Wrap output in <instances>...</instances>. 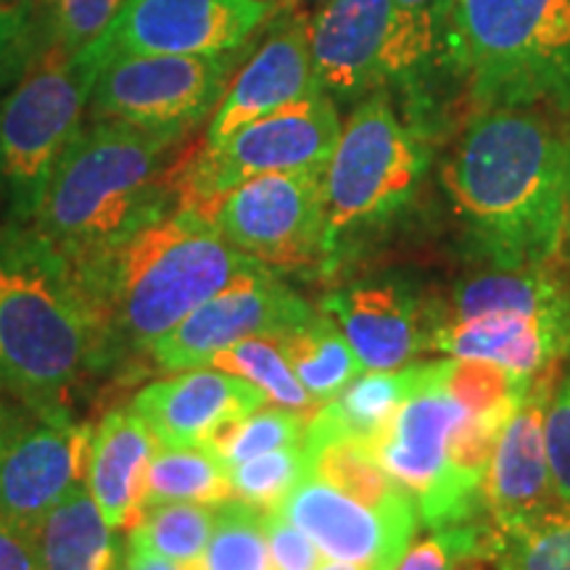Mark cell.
I'll return each mask as SVG.
<instances>
[{"label": "cell", "mask_w": 570, "mask_h": 570, "mask_svg": "<svg viewBox=\"0 0 570 570\" xmlns=\"http://www.w3.org/2000/svg\"><path fill=\"white\" fill-rule=\"evenodd\" d=\"M206 367H217L244 377V381L254 383L259 391H265L269 404H277L283 410H294L312 417V412L320 407L315 399L306 394L294 370H291L288 360H285L281 346H277V336L238 341L230 348L214 354L206 362Z\"/></svg>", "instance_id": "f546056e"}, {"label": "cell", "mask_w": 570, "mask_h": 570, "mask_svg": "<svg viewBox=\"0 0 570 570\" xmlns=\"http://www.w3.org/2000/svg\"><path fill=\"white\" fill-rule=\"evenodd\" d=\"M90 365L98 325L71 262L35 225L0 230V389L59 415Z\"/></svg>", "instance_id": "277c9868"}, {"label": "cell", "mask_w": 570, "mask_h": 570, "mask_svg": "<svg viewBox=\"0 0 570 570\" xmlns=\"http://www.w3.org/2000/svg\"><path fill=\"white\" fill-rule=\"evenodd\" d=\"M454 570H499L494 554H491V550H489V539H487V544L479 547V550L468 552L465 558L454 566Z\"/></svg>", "instance_id": "7bdbcfd3"}, {"label": "cell", "mask_w": 570, "mask_h": 570, "mask_svg": "<svg viewBox=\"0 0 570 570\" xmlns=\"http://www.w3.org/2000/svg\"><path fill=\"white\" fill-rule=\"evenodd\" d=\"M570 317L487 312L468 320H433L428 348L460 360H481L533 377L568 352Z\"/></svg>", "instance_id": "44dd1931"}, {"label": "cell", "mask_w": 570, "mask_h": 570, "mask_svg": "<svg viewBox=\"0 0 570 570\" xmlns=\"http://www.w3.org/2000/svg\"><path fill=\"white\" fill-rule=\"evenodd\" d=\"M214 520H217V504H154L130 531V544H140L185 566H196L209 544Z\"/></svg>", "instance_id": "4dcf8cb0"}, {"label": "cell", "mask_w": 570, "mask_h": 570, "mask_svg": "<svg viewBox=\"0 0 570 570\" xmlns=\"http://www.w3.org/2000/svg\"><path fill=\"white\" fill-rule=\"evenodd\" d=\"M21 428L0 458V518L38 533L61 499L88 483L92 428L71 423L67 412Z\"/></svg>", "instance_id": "9a60e30c"}, {"label": "cell", "mask_w": 570, "mask_h": 570, "mask_svg": "<svg viewBox=\"0 0 570 570\" xmlns=\"http://www.w3.org/2000/svg\"><path fill=\"white\" fill-rule=\"evenodd\" d=\"M125 570H202V562H196V566H185V562L161 558V554L146 550V547L140 544H130Z\"/></svg>", "instance_id": "b9f144b4"}, {"label": "cell", "mask_w": 570, "mask_h": 570, "mask_svg": "<svg viewBox=\"0 0 570 570\" xmlns=\"http://www.w3.org/2000/svg\"><path fill=\"white\" fill-rule=\"evenodd\" d=\"M233 499L230 470L202 444L156 446L148 465V508L167 502L223 504Z\"/></svg>", "instance_id": "83f0119b"}, {"label": "cell", "mask_w": 570, "mask_h": 570, "mask_svg": "<svg viewBox=\"0 0 570 570\" xmlns=\"http://www.w3.org/2000/svg\"><path fill=\"white\" fill-rule=\"evenodd\" d=\"M315 309L277 281L273 269L256 265L227 288L190 312L175 331L156 341L151 354L161 373L206 367L214 354L256 336H283L309 323Z\"/></svg>", "instance_id": "4fadbf2b"}, {"label": "cell", "mask_w": 570, "mask_h": 570, "mask_svg": "<svg viewBox=\"0 0 570 570\" xmlns=\"http://www.w3.org/2000/svg\"><path fill=\"white\" fill-rule=\"evenodd\" d=\"M42 570H117L119 544L88 483L48 512L35 533Z\"/></svg>", "instance_id": "cb8c5ba5"}, {"label": "cell", "mask_w": 570, "mask_h": 570, "mask_svg": "<svg viewBox=\"0 0 570 570\" xmlns=\"http://www.w3.org/2000/svg\"><path fill=\"white\" fill-rule=\"evenodd\" d=\"M320 306L365 370L404 367L431 344L433 323H425L423 304L402 281L354 283L327 294Z\"/></svg>", "instance_id": "ffe728a7"}, {"label": "cell", "mask_w": 570, "mask_h": 570, "mask_svg": "<svg viewBox=\"0 0 570 570\" xmlns=\"http://www.w3.org/2000/svg\"><path fill=\"white\" fill-rule=\"evenodd\" d=\"M309 415L283 407H259L252 415L227 420L206 436L202 446L217 454L227 470L240 462L259 458V454L275 452L281 446L302 444Z\"/></svg>", "instance_id": "1f68e13d"}, {"label": "cell", "mask_w": 570, "mask_h": 570, "mask_svg": "<svg viewBox=\"0 0 570 570\" xmlns=\"http://www.w3.org/2000/svg\"><path fill=\"white\" fill-rule=\"evenodd\" d=\"M275 0H125L104 35L111 53L214 56L244 46Z\"/></svg>", "instance_id": "5bb4252c"}, {"label": "cell", "mask_w": 570, "mask_h": 570, "mask_svg": "<svg viewBox=\"0 0 570 570\" xmlns=\"http://www.w3.org/2000/svg\"><path fill=\"white\" fill-rule=\"evenodd\" d=\"M106 38L75 56L42 53L0 104V177L17 225L32 223L61 154L82 130L98 75L111 59Z\"/></svg>", "instance_id": "52a82bcc"}, {"label": "cell", "mask_w": 570, "mask_h": 570, "mask_svg": "<svg viewBox=\"0 0 570 570\" xmlns=\"http://www.w3.org/2000/svg\"><path fill=\"white\" fill-rule=\"evenodd\" d=\"M256 265L188 206L142 225L88 265H71L96 315L98 365L151 352L190 312Z\"/></svg>", "instance_id": "7a4b0ae2"}, {"label": "cell", "mask_w": 570, "mask_h": 570, "mask_svg": "<svg viewBox=\"0 0 570 570\" xmlns=\"http://www.w3.org/2000/svg\"><path fill=\"white\" fill-rule=\"evenodd\" d=\"M570 140L529 106L481 109L444 164L454 214L497 269L547 267L562 252Z\"/></svg>", "instance_id": "6da1fadb"}, {"label": "cell", "mask_w": 570, "mask_h": 570, "mask_svg": "<svg viewBox=\"0 0 570 570\" xmlns=\"http://www.w3.org/2000/svg\"><path fill=\"white\" fill-rule=\"evenodd\" d=\"M531 381L533 377L515 375L510 370L491 365V362L460 360V356L441 360V386L470 415H479V412L523 394Z\"/></svg>", "instance_id": "e575fe53"}, {"label": "cell", "mask_w": 570, "mask_h": 570, "mask_svg": "<svg viewBox=\"0 0 570 570\" xmlns=\"http://www.w3.org/2000/svg\"><path fill=\"white\" fill-rule=\"evenodd\" d=\"M341 135L336 104L315 92L235 130L230 138L177 156L169 169L177 206L204 214L214 198L259 175L323 173Z\"/></svg>", "instance_id": "9c48e42d"}, {"label": "cell", "mask_w": 570, "mask_h": 570, "mask_svg": "<svg viewBox=\"0 0 570 570\" xmlns=\"http://www.w3.org/2000/svg\"><path fill=\"white\" fill-rule=\"evenodd\" d=\"M185 135L92 119L56 164L32 225L88 265L177 206L169 169Z\"/></svg>", "instance_id": "3957f363"}, {"label": "cell", "mask_w": 570, "mask_h": 570, "mask_svg": "<svg viewBox=\"0 0 570 570\" xmlns=\"http://www.w3.org/2000/svg\"><path fill=\"white\" fill-rule=\"evenodd\" d=\"M468 412L441 386V360L423 362L417 389L402 404L370 452L412 499L428 529L465 523L473 508L458 494L449 470V444Z\"/></svg>", "instance_id": "7c38bea8"}, {"label": "cell", "mask_w": 570, "mask_h": 570, "mask_svg": "<svg viewBox=\"0 0 570 570\" xmlns=\"http://www.w3.org/2000/svg\"><path fill=\"white\" fill-rule=\"evenodd\" d=\"M156 439L132 410H114L92 431L88 489L114 531L130 533L146 515L148 465Z\"/></svg>", "instance_id": "7402d4cb"}, {"label": "cell", "mask_w": 570, "mask_h": 570, "mask_svg": "<svg viewBox=\"0 0 570 570\" xmlns=\"http://www.w3.org/2000/svg\"><path fill=\"white\" fill-rule=\"evenodd\" d=\"M562 248L570 256V159H568V188H566V225H562Z\"/></svg>", "instance_id": "bcb514c9"}, {"label": "cell", "mask_w": 570, "mask_h": 570, "mask_svg": "<svg viewBox=\"0 0 570 570\" xmlns=\"http://www.w3.org/2000/svg\"><path fill=\"white\" fill-rule=\"evenodd\" d=\"M30 24V9L27 6H0V61L11 53L21 35Z\"/></svg>", "instance_id": "60d3db41"}, {"label": "cell", "mask_w": 570, "mask_h": 570, "mask_svg": "<svg viewBox=\"0 0 570 570\" xmlns=\"http://www.w3.org/2000/svg\"><path fill=\"white\" fill-rule=\"evenodd\" d=\"M230 71L227 53H114L92 88L90 117L188 135L223 101Z\"/></svg>", "instance_id": "8fae6325"}, {"label": "cell", "mask_w": 570, "mask_h": 570, "mask_svg": "<svg viewBox=\"0 0 570 570\" xmlns=\"http://www.w3.org/2000/svg\"><path fill=\"white\" fill-rule=\"evenodd\" d=\"M489 531L470 523L431 529L423 539H412L394 570H454L468 552L487 544Z\"/></svg>", "instance_id": "8d00e7d4"}, {"label": "cell", "mask_w": 570, "mask_h": 570, "mask_svg": "<svg viewBox=\"0 0 570 570\" xmlns=\"http://www.w3.org/2000/svg\"><path fill=\"white\" fill-rule=\"evenodd\" d=\"M291 6H304V3H327V0H285Z\"/></svg>", "instance_id": "c3c4849f"}, {"label": "cell", "mask_w": 570, "mask_h": 570, "mask_svg": "<svg viewBox=\"0 0 570 570\" xmlns=\"http://www.w3.org/2000/svg\"><path fill=\"white\" fill-rule=\"evenodd\" d=\"M265 533L273 570H317L323 566V552L315 541L277 510H265Z\"/></svg>", "instance_id": "74e56055"}, {"label": "cell", "mask_w": 570, "mask_h": 570, "mask_svg": "<svg viewBox=\"0 0 570 570\" xmlns=\"http://www.w3.org/2000/svg\"><path fill=\"white\" fill-rule=\"evenodd\" d=\"M420 377H423V362H410V365L396 370L360 373L341 394L312 412L306 428L356 439L370 446L412 396Z\"/></svg>", "instance_id": "603a6c76"}, {"label": "cell", "mask_w": 570, "mask_h": 570, "mask_svg": "<svg viewBox=\"0 0 570 570\" xmlns=\"http://www.w3.org/2000/svg\"><path fill=\"white\" fill-rule=\"evenodd\" d=\"M554 375H558L554 365L533 375L523 402L491 454L483 475L481 502L494 529H508L537 515L539 510L550 508L554 499L550 454H547V410L554 396Z\"/></svg>", "instance_id": "e0dca14e"}, {"label": "cell", "mask_w": 570, "mask_h": 570, "mask_svg": "<svg viewBox=\"0 0 570 570\" xmlns=\"http://www.w3.org/2000/svg\"><path fill=\"white\" fill-rule=\"evenodd\" d=\"M431 151L399 117L386 90H373L341 125L323 175L325 267L362 233L386 225L415 196Z\"/></svg>", "instance_id": "8992f818"}, {"label": "cell", "mask_w": 570, "mask_h": 570, "mask_svg": "<svg viewBox=\"0 0 570 570\" xmlns=\"http://www.w3.org/2000/svg\"><path fill=\"white\" fill-rule=\"evenodd\" d=\"M452 59L481 109H570V0H454Z\"/></svg>", "instance_id": "5b68a950"}, {"label": "cell", "mask_w": 570, "mask_h": 570, "mask_svg": "<svg viewBox=\"0 0 570 570\" xmlns=\"http://www.w3.org/2000/svg\"><path fill=\"white\" fill-rule=\"evenodd\" d=\"M21 428H24V423H21V417L17 415V412L0 407V458H3L6 446L17 439V433L21 431Z\"/></svg>", "instance_id": "ee69618b"}, {"label": "cell", "mask_w": 570, "mask_h": 570, "mask_svg": "<svg viewBox=\"0 0 570 570\" xmlns=\"http://www.w3.org/2000/svg\"><path fill=\"white\" fill-rule=\"evenodd\" d=\"M306 475V449L302 444L281 446L230 468L233 499L256 510H275Z\"/></svg>", "instance_id": "836d02e7"}, {"label": "cell", "mask_w": 570, "mask_h": 570, "mask_svg": "<svg viewBox=\"0 0 570 570\" xmlns=\"http://www.w3.org/2000/svg\"><path fill=\"white\" fill-rule=\"evenodd\" d=\"M125 0H46V51L75 56L101 40Z\"/></svg>", "instance_id": "d590c367"}, {"label": "cell", "mask_w": 570, "mask_h": 570, "mask_svg": "<svg viewBox=\"0 0 570 570\" xmlns=\"http://www.w3.org/2000/svg\"><path fill=\"white\" fill-rule=\"evenodd\" d=\"M568 383H570V375H568Z\"/></svg>", "instance_id": "681fc988"}, {"label": "cell", "mask_w": 570, "mask_h": 570, "mask_svg": "<svg viewBox=\"0 0 570 570\" xmlns=\"http://www.w3.org/2000/svg\"><path fill=\"white\" fill-rule=\"evenodd\" d=\"M202 570H273L265 510L230 499L217 504V520L202 554Z\"/></svg>", "instance_id": "d6a6232c"}, {"label": "cell", "mask_w": 570, "mask_h": 570, "mask_svg": "<svg viewBox=\"0 0 570 570\" xmlns=\"http://www.w3.org/2000/svg\"><path fill=\"white\" fill-rule=\"evenodd\" d=\"M317 570H362V568H356V566H348V562L327 560V562H323V566H320Z\"/></svg>", "instance_id": "7dc6e473"}, {"label": "cell", "mask_w": 570, "mask_h": 570, "mask_svg": "<svg viewBox=\"0 0 570 570\" xmlns=\"http://www.w3.org/2000/svg\"><path fill=\"white\" fill-rule=\"evenodd\" d=\"M547 454H550L552 494L570 504V383L554 389L547 410Z\"/></svg>", "instance_id": "f35d334b"}, {"label": "cell", "mask_w": 570, "mask_h": 570, "mask_svg": "<svg viewBox=\"0 0 570 570\" xmlns=\"http://www.w3.org/2000/svg\"><path fill=\"white\" fill-rule=\"evenodd\" d=\"M487 312L570 317V294L547 267H491L489 273L460 283L449 298L444 317L436 320H468Z\"/></svg>", "instance_id": "484cf974"}, {"label": "cell", "mask_w": 570, "mask_h": 570, "mask_svg": "<svg viewBox=\"0 0 570 570\" xmlns=\"http://www.w3.org/2000/svg\"><path fill=\"white\" fill-rule=\"evenodd\" d=\"M269 404L265 391L217 367H194L151 383L132 399L159 446L204 444L227 420L252 415Z\"/></svg>", "instance_id": "d6986e66"}, {"label": "cell", "mask_w": 570, "mask_h": 570, "mask_svg": "<svg viewBox=\"0 0 570 570\" xmlns=\"http://www.w3.org/2000/svg\"><path fill=\"white\" fill-rule=\"evenodd\" d=\"M315 63L309 48V21L296 17L256 48V53L238 69L217 104L206 132V142L217 146L235 130L267 117L283 106H291L320 92Z\"/></svg>", "instance_id": "ac0fdd59"}, {"label": "cell", "mask_w": 570, "mask_h": 570, "mask_svg": "<svg viewBox=\"0 0 570 570\" xmlns=\"http://www.w3.org/2000/svg\"><path fill=\"white\" fill-rule=\"evenodd\" d=\"M396 3L407 6V9H417V11H441L452 6V0H396Z\"/></svg>", "instance_id": "f6af8a7d"}, {"label": "cell", "mask_w": 570, "mask_h": 570, "mask_svg": "<svg viewBox=\"0 0 570 570\" xmlns=\"http://www.w3.org/2000/svg\"><path fill=\"white\" fill-rule=\"evenodd\" d=\"M306 473L325 481L327 487L344 491L346 497L367 504L386 515H415L412 499L396 487V481L383 470L375 454L362 441L320 433L306 428Z\"/></svg>", "instance_id": "d4e9b609"}, {"label": "cell", "mask_w": 570, "mask_h": 570, "mask_svg": "<svg viewBox=\"0 0 570 570\" xmlns=\"http://www.w3.org/2000/svg\"><path fill=\"white\" fill-rule=\"evenodd\" d=\"M323 173L259 175L206 206L202 217L273 273L325 265Z\"/></svg>", "instance_id": "30bf717a"}, {"label": "cell", "mask_w": 570, "mask_h": 570, "mask_svg": "<svg viewBox=\"0 0 570 570\" xmlns=\"http://www.w3.org/2000/svg\"><path fill=\"white\" fill-rule=\"evenodd\" d=\"M449 17L452 6L417 11L396 0H327L309 21L320 88L331 98H356L415 80L446 42Z\"/></svg>", "instance_id": "ba28073f"}, {"label": "cell", "mask_w": 570, "mask_h": 570, "mask_svg": "<svg viewBox=\"0 0 570 570\" xmlns=\"http://www.w3.org/2000/svg\"><path fill=\"white\" fill-rule=\"evenodd\" d=\"M0 570H42L32 533L0 518Z\"/></svg>", "instance_id": "ab89813d"}, {"label": "cell", "mask_w": 570, "mask_h": 570, "mask_svg": "<svg viewBox=\"0 0 570 570\" xmlns=\"http://www.w3.org/2000/svg\"><path fill=\"white\" fill-rule=\"evenodd\" d=\"M275 510L315 541L323 558L362 570H394L420 523L367 508L309 473Z\"/></svg>", "instance_id": "2e32d148"}, {"label": "cell", "mask_w": 570, "mask_h": 570, "mask_svg": "<svg viewBox=\"0 0 570 570\" xmlns=\"http://www.w3.org/2000/svg\"><path fill=\"white\" fill-rule=\"evenodd\" d=\"M277 346L306 394L317 404L331 402L356 375L365 373V365L346 341L344 331L325 312L323 317L315 315L309 323L277 336Z\"/></svg>", "instance_id": "4316f807"}, {"label": "cell", "mask_w": 570, "mask_h": 570, "mask_svg": "<svg viewBox=\"0 0 570 570\" xmlns=\"http://www.w3.org/2000/svg\"><path fill=\"white\" fill-rule=\"evenodd\" d=\"M489 550L499 570H570V504H550L508 529H491Z\"/></svg>", "instance_id": "f1b7e54d"}]
</instances>
